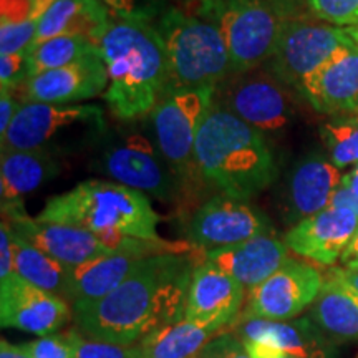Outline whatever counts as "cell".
Instances as JSON below:
<instances>
[{
	"label": "cell",
	"mask_w": 358,
	"mask_h": 358,
	"mask_svg": "<svg viewBox=\"0 0 358 358\" xmlns=\"http://www.w3.org/2000/svg\"><path fill=\"white\" fill-rule=\"evenodd\" d=\"M38 2H40V0H32V3H34V7H35V6H37V3H38Z\"/></svg>",
	"instance_id": "cell-50"
},
{
	"label": "cell",
	"mask_w": 358,
	"mask_h": 358,
	"mask_svg": "<svg viewBox=\"0 0 358 358\" xmlns=\"http://www.w3.org/2000/svg\"><path fill=\"white\" fill-rule=\"evenodd\" d=\"M342 262V268H345L348 272H358V229L353 234L350 244L347 245L345 252L340 257Z\"/></svg>",
	"instance_id": "cell-41"
},
{
	"label": "cell",
	"mask_w": 358,
	"mask_h": 358,
	"mask_svg": "<svg viewBox=\"0 0 358 358\" xmlns=\"http://www.w3.org/2000/svg\"><path fill=\"white\" fill-rule=\"evenodd\" d=\"M203 259L234 277L249 294L287 261L289 248L275 234H264L231 248L208 250Z\"/></svg>",
	"instance_id": "cell-22"
},
{
	"label": "cell",
	"mask_w": 358,
	"mask_h": 358,
	"mask_svg": "<svg viewBox=\"0 0 358 358\" xmlns=\"http://www.w3.org/2000/svg\"><path fill=\"white\" fill-rule=\"evenodd\" d=\"M329 159L338 169L358 163V115H338L320 124Z\"/></svg>",
	"instance_id": "cell-30"
},
{
	"label": "cell",
	"mask_w": 358,
	"mask_h": 358,
	"mask_svg": "<svg viewBox=\"0 0 358 358\" xmlns=\"http://www.w3.org/2000/svg\"><path fill=\"white\" fill-rule=\"evenodd\" d=\"M155 25L166 50V92L186 88L217 90L219 85L232 77L229 52L216 24L169 7Z\"/></svg>",
	"instance_id": "cell-5"
},
{
	"label": "cell",
	"mask_w": 358,
	"mask_h": 358,
	"mask_svg": "<svg viewBox=\"0 0 358 358\" xmlns=\"http://www.w3.org/2000/svg\"><path fill=\"white\" fill-rule=\"evenodd\" d=\"M29 80V58L27 53L0 55V88L15 92Z\"/></svg>",
	"instance_id": "cell-36"
},
{
	"label": "cell",
	"mask_w": 358,
	"mask_h": 358,
	"mask_svg": "<svg viewBox=\"0 0 358 358\" xmlns=\"http://www.w3.org/2000/svg\"><path fill=\"white\" fill-rule=\"evenodd\" d=\"M37 219L82 227L95 236L118 232L138 239H161V216L143 192L118 182H80L73 189L48 199Z\"/></svg>",
	"instance_id": "cell-4"
},
{
	"label": "cell",
	"mask_w": 358,
	"mask_h": 358,
	"mask_svg": "<svg viewBox=\"0 0 358 358\" xmlns=\"http://www.w3.org/2000/svg\"><path fill=\"white\" fill-rule=\"evenodd\" d=\"M98 45L92 40L77 35H64L35 45L27 52L29 58V78L35 75L71 65L80 58L96 52Z\"/></svg>",
	"instance_id": "cell-29"
},
{
	"label": "cell",
	"mask_w": 358,
	"mask_h": 358,
	"mask_svg": "<svg viewBox=\"0 0 358 358\" xmlns=\"http://www.w3.org/2000/svg\"><path fill=\"white\" fill-rule=\"evenodd\" d=\"M284 19H295V17L310 15L307 3L308 0H272Z\"/></svg>",
	"instance_id": "cell-40"
},
{
	"label": "cell",
	"mask_w": 358,
	"mask_h": 358,
	"mask_svg": "<svg viewBox=\"0 0 358 358\" xmlns=\"http://www.w3.org/2000/svg\"><path fill=\"white\" fill-rule=\"evenodd\" d=\"M229 330L241 342L267 345L297 358H338L337 343L307 315L280 322L239 315Z\"/></svg>",
	"instance_id": "cell-19"
},
{
	"label": "cell",
	"mask_w": 358,
	"mask_h": 358,
	"mask_svg": "<svg viewBox=\"0 0 358 358\" xmlns=\"http://www.w3.org/2000/svg\"><path fill=\"white\" fill-rule=\"evenodd\" d=\"M13 261H15V256H13V231L7 221H2V226H0V280L15 272Z\"/></svg>",
	"instance_id": "cell-39"
},
{
	"label": "cell",
	"mask_w": 358,
	"mask_h": 358,
	"mask_svg": "<svg viewBox=\"0 0 358 358\" xmlns=\"http://www.w3.org/2000/svg\"><path fill=\"white\" fill-rule=\"evenodd\" d=\"M217 334L182 319L151 332L136 347L141 358H194Z\"/></svg>",
	"instance_id": "cell-27"
},
{
	"label": "cell",
	"mask_w": 358,
	"mask_h": 358,
	"mask_svg": "<svg viewBox=\"0 0 358 358\" xmlns=\"http://www.w3.org/2000/svg\"><path fill=\"white\" fill-rule=\"evenodd\" d=\"M307 317L334 343L358 342V292L338 268L325 275Z\"/></svg>",
	"instance_id": "cell-23"
},
{
	"label": "cell",
	"mask_w": 358,
	"mask_h": 358,
	"mask_svg": "<svg viewBox=\"0 0 358 358\" xmlns=\"http://www.w3.org/2000/svg\"><path fill=\"white\" fill-rule=\"evenodd\" d=\"M340 272H342L343 279H345L348 284H350L352 287L358 292V272H348V271H345V268H342V267H340Z\"/></svg>",
	"instance_id": "cell-47"
},
{
	"label": "cell",
	"mask_w": 358,
	"mask_h": 358,
	"mask_svg": "<svg viewBox=\"0 0 358 358\" xmlns=\"http://www.w3.org/2000/svg\"><path fill=\"white\" fill-rule=\"evenodd\" d=\"M108 83V70L98 48L75 64L29 78L22 92L24 103L78 105V101L105 95Z\"/></svg>",
	"instance_id": "cell-17"
},
{
	"label": "cell",
	"mask_w": 358,
	"mask_h": 358,
	"mask_svg": "<svg viewBox=\"0 0 358 358\" xmlns=\"http://www.w3.org/2000/svg\"><path fill=\"white\" fill-rule=\"evenodd\" d=\"M37 35V20H2L0 24V55L27 53L32 48Z\"/></svg>",
	"instance_id": "cell-33"
},
{
	"label": "cell",
	"mask_w": 358,
	"mask_h": 358,
	"mask_svg": "<svg viewBox=\"0 0 358 358\" xmlns=\"http://www.w3.org/2000/svg\"><path fill=\"white\" fill-rule=\"evenodd\" d=\"M256 70L226 80L214 103L264 134L284 131L294 115L285 85L268 70Z\"/></svg>",
	"instance_id": "cell-12"
},
{
	"label": "cell",
	"mask_w": 358,
	"mask_h": 358,
	"mask_svg": "<svg viewBox=\"0 0 358 358\" xmlns=\"http://www.w3.org/2000/svg\"><path fill=\"white\" fill-rule=\"evenodd\" d=\"M301 95L325 115H358V45L340 47L303 82Z\"/></svg>",
	"instance_id": "cell-21"
},
{
	"label": "cell",
	"mask_w": 358,
	"mask_h": 358,
	"mask_svg": "<svg viewBox=\"0 0 358 358\" xmlns=\"http://www.w3.org/2000/svg\"><path fill=\"white\" fill-rule=\"evenodd\" d=\"M358 229V214L345 206H329L324 211L290 227L284 237L289 250L320 266L340 261Z\"/></svg>",
	"instance_id": "cell-20"
},
{
	"label": "cell",
	"mask_w": 358,
	"mask_h": 358,
	"mask_svg": "<svg viewBox=\"0 0 358 358\" xmlns=\"http://www.w3.org/2000/svg\"><path fill=\"white\" fill-rule=\"evenodd\" d=\"M111 13L100 0H55L37 20L34 45L64 35H77L96 45L111 22Z\"/></svg>",
	"instance_id": "cell-24"
},
{
	"label": "cell",
	"mask_w": 358,
	"mask_h": 358,
	"mask_svg": "<svg viewBox=\"0 0 358 358\" xmlns=\"http://www.w3.org/2000/svg\"><path fill=\"white\" fill-rule=\"evenodd\" d=\"M194 358H209V357H208V355H206V353H203V352H199V353H198V355H196Z\"/></svg>",
	"instance_id": "cell-49"
},
{
	"label": "cell",
	"mask_w": 358,
	"mask_h": 358,
	"mask_svg": "<svg viewBox=\"0 0 358 358\" xmlns=\"http://www.w3.org/2000/svg\"><path fill=\"white\" fill-rule=\"evenodd\" d=\"M53 2H55V0H40V2L37 3V6L34 7V12H32V19L38 20V17L42 15V13H43L45 10H47V8L50 7Z\"/></svg>",
	"instance_id": "cell-46"
},
{
	"label": "cell",
	"mask_w": 358,
	"mask_h": 358,
	"mask_svg": "<svg viewBox=\"0 0 358 358\" xmlns=\"http://www.w3.org/2000/svg\"><path fill=\"white\" fill-rule=\"evenodd\" d=\"M2 221H7L12 231L34 248L69 267H77L95 257L113 254L93 232L30 217L24 204L2 206Z\"/></svg>",
	"instance_id": "cell-15"
},
{
	"label": "cell",
	"mask_w": 358,
	"mask_h": 358,
	"mask_svg": "<svg viewBox=\"0 0 358 358\" xmlns=\"http://www.w3.org/2000/svg\"><path fill=\"white\" fill-rule=\"evenodd\" d=\"M357 358H358V357H357Z\"/></svg>",
	"instance_id": "cell-51"
},
{
	"label": "cell",
	"mask_w": 358,
	"mask_h": 358,
	"mask_svg": "<svg viewBox=\"0 0 358 358\" xmlns=\"http://www.w3.org/2000/svg\"><path fill=\"white\" fill-rule=\"evenodd\" d=\"M108 8L113 19L158 20L166 8L161 0H100Z\"/></svg>",
	"instance_id": "cell-34"
},
{
	"label": "cell",
	"mask_w": 358,
	"mask_h": 358,
	"mask_svg": "<svg viewBox=\"0 0 358 358\" xmlns=\"http://www.w3.org/2000/svg\"><path fill=\"white\" fill-rule=\"evenodd\" d=\"M227 2V0H186V3L194 10V15L203 17L208 20L211 13L221 6V3Z\"/></svg>",
	"instance_id": "cell-42"
},
{
	"label": "cell",
	"mask_w": 358,
	"mask_h": 358,
	"mask_svg": "<svg viewBox=\"0 0 358 358\" xmlns=\"http://www.w3.org/2000/svg\"><path fill=\"white\" fill-rule=\"evenodd\" d=\"M0 358H32L25 345H13L6 338L0 340Z\"/></svg>",
	"instance_id": "cell-44"
},
{
	"label": "cell",
	"mask_w": 358,
	"mask_h": 358,
	"mask_svg": "<svg viewBox=\"0 0 358 358\" xmlns=\"http://www.w3.org/2000/svg\"><path fill=\"white\" fill-rule=\"evenodd\" d=\"M105 111L98 105L24 103L2 151H45L60 158L105 140Z\"/></svg>",
	"instance_id": "cell-6"
},
{
	"label": "cell",
	"mask_w": 358,
	"mask_h": 358,
	"mask_svg": "<svg viewBox=\"0 0 358 358\" xmlns=\"http://www.w3.org/2000/svg\"><path fill=\"white\" fill-rule=\"evenodd\" d=\"M69 335L75 345L77 358H141L136 345H118V343L101 342L85 337L77 329L69 330Z\"/></svg>",
	"instance_id": "cell-32"
},
{
	"label": "cell",
	"mask_w": 358,
	"mask_h": 358,
	"mask_svg": "<svg viewBox=\"0 0 358 358\" xmlns=\"http://www.w3.org/2000/svg\"><path fill=\"white\" fill-rule=\"evenodd\" d=\"M343 187H347L350 191V194L353 198L358 199V163L355 166H352V169L348 173L343 174Z\"/></svg>",
	"instance_id": "cell-45"
},
{
	"label": "cell",
	"mask_w": 358,
	"mask_h": 358,
	"mask_svg": "<svg viewBox=\"0 0 358 358\" xmlns=\"http://www.w3.org/2000/svg\"><path fill=\"white\" fill-rule=\"evenodd\" d=\"M245 294L248 290L234 277L203 259L192 272L185 319L222 332L243 313Z\"/></svg>",
	"instance_id": "cell-16"
},
{
	"label": "cell",
	"mask_w": 358,
	"mask_h": 358,
	"mask_svg": "<svg viewBox=\"0 0 358 358\" xmlns=\"http://www.w3.org/2000/svg\"><path fill=\"white\" fill-rule=\"evenodd\" d=\"M324 275L312 264L289 257L280 268L248 294L241 315L264 320H292L315 302Z\"/></svg>",
	"instance_id": "cell-13"
},
{
	"label": "cell",
	"mask_w": 358,
	"mask_h": 358,
	"mask_svg": "<svg viewBox=\"0 0 358 358\" xmlns=\"http://www.w3.org/2000/svg\"><path fill=\"white\" fill-rule=\"evenodd\" d=\"M196 262L191 252L141 259L105 299L71 308L73 329L93 340L138 345L155 330L185 319Z\"/></svg>",
	"instance_id": "cell-1"
},
{
	"label": "cell",
	"mask_w": 358,
	"mask_h": 358,
	"mask_svg": "<svg viewBox=\"0 0 358 358\" xmlns=\"http://www.w3.org/2000/svg\"><path fill=\"white\" fill-rule=\"evenodd\" d=\"M108 70L106 105L120 122L150 115L168 85V60L163 38L153 22L111 19L98 38Z\"/></svg>",
	"instance_id": "cell-2"
},
{
	"label": "cell",
	"mask_w": 358,
	"mask_h": 358,
	"mask_svg": "<svg viewBox=\"0 0 358 358\" xmlns=\"http://www.w3.org/2000/svg\"><path fill=\"white\" fill-rule=\"evenodd\" d=\"M60 158L45 151H2L0 201L2 206L24 204V198L58 176Z\"/></svg>",
	"instance_id": "cell-26"
},
{
	"label": "cell",
	"mask_w": 358,
	"mask_h": 358,
	"mask_svg": "<svg viewBox=\"0 0 358 358\" xmlns=\"http://www.w3.org/2000/svg\"><path fill=\"white\" fill-rule=\"evenodd\" d=\"M308 13L335 27L358 25V0H308Z\"/></svg>",
	"instance_id": "cell-31"
},
{
	"label": "cell",
	"mask_w": 358,
	"mask_h": 358,
	"mask_svg": "<svg viewBox=\"0 0 358 358\" xmlns=\"http://www.w3.org/2000/svg\"><path fill=\"white\" fill-rule=\"evenodd\" d=\"M352 40L347 29L330 25L312 15L285 19L274 55L266 66L285 87L301 92L303 82L313 71Z\"/></svg>",
	"instance_id": "cell-10"
},
{
	"label": "cell",
	"mask_w": 358,
	"mask_h": 358,
	"mask_svg": "<svg viewBox=\"0 0 358 358\" xmlns=\"http://www.w3.org/2000/svg\"><path fill=\"white\" fill-rule=\"evenodd\" d=\"M101 146L92 169L113 179V182L143 194L173 203L181 194L182 181L161 155L155 140L138 131L120 133Z\"/></svg>",
	"instance_id": "cell-8"
},
{
	"label": "cell",
	"mask_w": 358,
	"mask_h": 358,
	"mask_svg": "<svg viewBox=\"0 0 358 358\" xmlns=\"http://www.w3.org/2000/svg\"><path fill=\"white\" fill-rule=\"evenodd\" d=\"M209 358H252L245 350L244 343L229 329L219 332L208 342L203 350Z\"/></svg>",
	"instance_id": "cell-37"
},
{
	"label": "cell",
	"mask_w": 358,
	"mask_h": 358,
	"mask_svg": "<svg viewBox=\"0 0 358 358\" xmlns=\"http://www.w3.org/2000/svg\"><path fill=\"white\" fill-rule=\"evenodd\" d=\"M347 32L350 34V37L353 38V42L358 45V25L357 27H350V29H347Z\"/></svg>",
	"instance_id": "cell-48"
},
{
	"label": "cell",
	"mask_w": 358,
	"mask_h": 358,
	"mask_svg": "<svg viewBox=\"0 0 358 358\" xmlns=\"http://www.w3.org/2000/svg\"><path fill=\"white\" fill-rule=\"evenodd\" d=\"M22 105L24 101H20V98H17L8 90L0 88V143L6 140L8 128L12 127Z\"/></svg>",
	"instance_id": "cell-38"
},
{
	"label": "cell",
	"mask_w": 358,
	"mask_h": 358,
	"mask_svg": "<svg viewBox=\"0 0 358 358\" xmlns=\"http://www.w3.org/2000/svg\"><path fill=\"white\" fill-rule=\"evenodd\" d=\"M244 347L252 358H297V357L287 355V353L279 352V350H275V348H271L267 345H259V343H244Z\"/></svg>",
	"instance_id": "cell-43"
},
{
	"label": "cell",
	"mask_w": 358,
	"mask_h": 358,
	"mask_svg": "<svg viewBox=\"0 0 358 358\" xmlns=\"http://www.w3.org/2000/svg\"><path fill=\"white\" fill-rule=\"evenodd\" d=\"M140 261L128 254H105L70 267L65 299L71 308H82L101 301L131 274Z\"/></svg>",
	"instance_id": "cell-25"
},
{
	"label": "cell",
	"mask_w": 358,
	"mask_h": 358,
	"mask_svg": "<svg viewBox=\"0 0 358 358\" xmlns=\"http://www.w3.org/2000/svg\"><path fill=\"white\" fill-rule=\"evenodd\" d=\"M73 319L69 301L30 284L19 274L0 280V324L38 335L55 334Z\"/></svg>",
	"instance_id": "cell-14"
},
{
	"label": "cell",
	"mask_w": 358,
	"mask_h": 358,
	"mask_svg": "<svg viewBox=\"0 0 358 358\" xmlns=\"http://www.w3.org/2000/svg\"><path fill=\"white\" fill-rule=\"evenodd\" d=\"M343 174L327 156L310 153L294 164L282 194V219L290 227L332 206Z\"/></svg>",
	"instance_id": "cell-18"
},
{
	"label": "cell",
	"mask_w": 358,
	"mask_h": 358,
	"mask_svg": "<svg viewBox=\"0 0 358 358\" xmlns=\"http://www.w3.org/2000/svg\"><path fill=\"white\" fill-rule=\"evenodd\" d=\"M208 20L221 30L232 75H239L271 60L285 19L272 0H227Z\"/></svg>",
	"instance_id": "cell-9"
},
{
	"label": "cell",
	"mask_w": 358,
	"mask_h": 358,
	"mask_svg": "<svg viewBox=\"0 0 358 358\" xmlns=\"http://www.w3.org/2000/svg\"><path fill=\"white\" fill-rule=\"evenodd\" d=\"M216 88H186L166 92L150 113L151 133L161 155L185 182L201 178L194 146L199 128L213 108Z\"/></svg>",
	"instance_id": "cell-7"
},
{
	"label": "cell",
	"mask_w": 358,
	"mask_h": 358,
	"mask_svg": "<svg viewBox=\"0 0 358 358\" xmlns=\"http://www.w3.org/2000/svg\"><path fill=\"white\" fill-rule=\"evenodd\" d=\"M194 156L199 176L237 199H252L277 178L266 134L216 103L201 124Z\"/></svg>",
	"instance_id": "cell-3"
},
{
	"label": "cell",
	"mask_w": 358,
	"mask_h": 358,
	"mask_svg": "<svg viewBox=\"0 0 358 358\" xmlns=\"http://www.w3.org/2000/svg\"><path fill=\"white\" fill-rule=\"evenodd\" d=\"M32 358H77L69 332L52 334L25 343Z\"/></svg>",
	"instance_id": "cell-35"
},
{
	"label": "cell",
	"mask_w": 358,
	"mask_h": 358,
	"mask_svg": "<svg viewBox=\"0 0 358 358\" xmlns=\"http://www.w3.org/2000/svg\"><path fill=\"white\" fill-rule=\"evenodd\" d=\"M264 234H275L267 214L249 201L222 192L201 204L186 227L189 244L203 252L231 248Z\"/></svg>",
	"instance_id": "cell-11"
},
{
	"label": "cell",
	"mask_w": 358,
	"mask_h": 358,
	"mask_svg": "<svg viewBox=\"0 0 358 358\" xmlns=\"http://www.w3.org/2000/svg\"><path fill=\"white\" fill-rule=\"evenodd\" d=\"M13 256H15V261H13L15 274L47 292L57 294L65 299L70 274L69 266L34 248L15 232H13Z\"/></svg>",
	"instance_id": "cell-28"
}]
</instances>
